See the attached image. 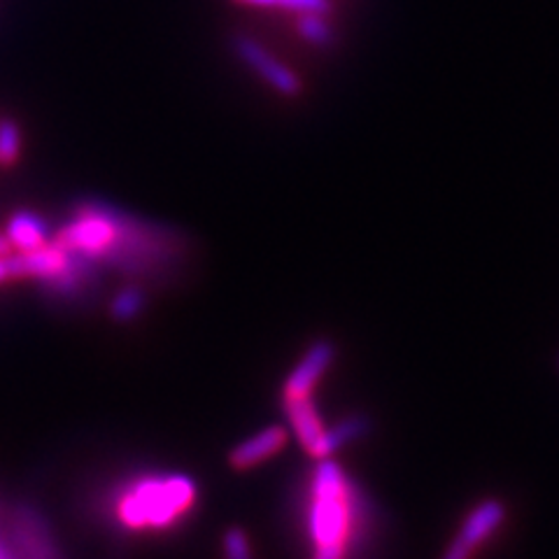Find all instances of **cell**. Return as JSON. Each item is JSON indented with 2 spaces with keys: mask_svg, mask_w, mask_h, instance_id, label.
Wrapping results in <instances>:
<instances>
[{
  "mask_svg": "<svg viewBox=\"0 0 559 559\" xmlns=\"http://www.w3.org/2000/svg\"><path fill=\"white\" fill-rule=\"evenodd\" d=\"M110 238L94 257L96 266H108L127 275H154L168 271L187 252L185 238L162 224L138 219L105 203Z\"/></svg>",
  "mask_w": 559,
  "mask_h": 559,
  "instance_id": "cell-1",
  "label": "cell"
},
{
  "mask_svg": "<svg viewBox=\"0 0 559 559\" xmlns=\"http://www.w3.org/2000/svg\"><path fill=\"white\" fill-rule=\"evenodd\" d=\"M355 532V489L343 468L320 460L312 480L310 536L314 559H343Z\"/></svg>",
  "mask_w": 559,
  "mask_h": 559,
  "instance_id": "cell-2",
  "label": "cell"
},
{
  "mask_svg": "<svg viewBox=\"0 0 559 559\" xmlns=\"http://www.w3.org/2000/svg\"><path fill=\"white\" fill-rule=\"evenodd\" d=\"M197 485L187 476H152L135 483L119 503V518L127 527L164 530L191 506Z\"/></svg>",
  "mask_w": 559,
  "mask_h": 559,
  "instance_id": "cell-3",
  "label": "cell"
},
{
  "mask_svg": "<svg viewBox=\"0 0 559 559\" xmlns=\"http://www.w3.org/2000/svg\"><path fill=\"white\" fill-rule=\"evenodd\" d=\"M10 532L16 559H63L47 520L31 506H16L12 511Z\"/></svg>",
  "mask_w": 559,
  "mask_h": 559,
  "instance_id": "cell-4",
  "label": "cell"
},
{
  "mask_svg": "<svg viewBox=\"0 0 559 559\" xmlns=\"http://www.w3.org/2000/svg\"><path fill=\"white\" fill-rule=\"evenodd\" d=\"M506 520V506L499 499H485L471 511L457 536L441 559H471L474 552L492 536Z\"/></svg>",
  "mask_w": 559,
  "mask_h": 559,
  "instance_id": "cell-5",
  "label": "cell"
},
{
  "mask_svg": "<svg viewBox=\"0 0 559 559\" xmlns=\"http://www.w3.org/2000/svg\"><path fill=\"white\" fill-rule=\"evenodd\" d=\"M285 413L292 429L299 436L301 445L306 452H310L312 457L326 460L334 454L329 443V429L322 425V419L318 415V408H314L312 394H296V396H285Z\"/></svg>",
  "mask_w": 559,
  "mask_h": 559,
  "instance_id": "cell-6",
  "label": "cell"
},
{
  "mask_svg": "<svg viewBox=\"0 0 559 559\" xmlns=\"http://www.w3.org/2000/svg\"><path fill=\"white\" fill-rule=\"evenodd\" d=\"M236 51H238V57L245 63H248L250 68H254L257 73L264 78L271 86H275L280 94L296 96V94L301 92V80L296 78L287 66L275 61L269 55V51L261 47V45H257L254 40H250V38H236Z\"/></svg>",
  "mask_w": 559,
  "mask_h": 559,
  "instance_id": "cell-7",
  "label": "cell"
},
{
  "mask_svg": "<svg viewBox=\"0 0 559 559\" xmlns=\"http://www.w3.org/2000/svg\"><path fill=\"white\" fill-rule=\"evenodd\" d=\"M336 359V347L329 341H318L308 347L306 357L299 361V366L292 371V376L285 382V396L296 394H312L318 388L322 376L329 371V366Z\"/></svg>",
  "mask_w": 559,
  "mask_h": 559,
  "instance_id": "cell-8",
  "label": "cell"
},
{
  "mask_svg": "<svg viewBox=\"0 0 559 559\" xmlns=\"http://www.w3.org/2000/svg\"><path fill=\"white\" fill-rule=\"evenodd\" d=\"M285 443H287V429L285 427H280V425L266 427L264 431L250 436L248 441L238 443L229 454V464L236 471L252 468L261 462L271 460L273 454H277L280 450L285 448Z\"/></svg>",
  "mask_w": 559,
  "mask_h": 559,
  "instance_id": "cell-9",
  "label": "cell"
},
{
  "mask_svg": "<svg viewBox=\"0 0 559 559\" xmlns=\"http://www.w3.org/2000/svg\"><path fill=\"white\" fill-rule=\"evenodd\" d=\"M47 224L31 213H16L8 226V240L22 252L38 250L45 245Z\"/></svg>",
  "mask_w": 559,
  "mask_h": 559,
  "instance_id": "cell-10",
  "label": "cell"
},
{
  "mask_svg": "<svg viewBox=\"0 0 559 559\" xmlns=\"http://www.w3.org/2000/svg\"><path fill=\"white\" fill-rule=\"evenodd\" d=\"M143 306H145L143 292L138 287H127L117 294V299L112 304V318L117 322H131L135 314L143 310Z\"/></svg>",
  "mask_w": 559,
  "mask_h": 559,
  "instance_id": "cell-11",
  "label": "cell"
},
{
  "mask_svg": "<svg viewBox=\"0 0 559 559\" xmlns=\"http://www.w3.org/2000/svg\"><path fill=\"white\" fill-rule=\"evenodd\" d=\"M299 31L304 38L312 45H329L331 43V26L324 20V14H301Z\"/></svg>",
  "mask_w": 559,
  "mask_h": 559,
  "instance_id": "cell-12",
  "label": "cell"
},
{
  "mask_svg": "<svg viewBox=\"0 0 559 559\" xmlns=\"http://www.w3.org/2000/svg\"><path fill=\"white\" fill-rule=\"evenodd\" d=\"M20 143H22L20 127L10 119L0 121V164L10 166L16 162V156H20Z\"/></svg>",
  "mask_w": 559,
  "mask_h": 559,
  "instance_id": "cell-13",
  "label": "cell"
},
{
  "mask_svg": "<svg viewBox=\"0 0 559 559\" xmlns=\"http://www.w3.org/2000/svg\"><path fill=\"white\" fill-rule=\"evenodd\" d=\"M224 550H226V559H252L248 534H245L240 527H231L224 534Z\"/></svg>",
  "mask_w": 559,
  "mask_h": 559,
  "instance_id": "cell-14",
  "label": "cell"
},
{
  "mask_svg": "<svg viewBox=\"0 0 559 559\" xmlns=\"http://www.w3.org/2000/svg\"><path fill=\"white\" fill-rule=\"evenodd\" d=\"M234 3H240V5H257V8H277L280 0H234Z\"/></svg>",
  "mask_w": 559,
  "mask_h": 559,
  "instance_id": "cell-15",
  "label": "cell"
},
{
  "mask_svg": "<svg viewBox=\"0 0 559 559\" xmlns=\"http://www.w3.org/2000/svg\"><path fill=\"white\" fill-rule=\"evenodd\" d=\"M3 280H10V269H8V254L0 257V283Z\"/></svg>",
  "mask_w": 559,
  "mask_h": 559,
  "instance_id": "cell-16",
  "label": "cell"
},
{
  "mask_svg": "<svg viewBox=\"0 0 559 559\" xmlns=\"http://www.w3.org/2000/svg\"><path fill=\"white\" fill-rule=\"evenodd\" d=\"M0 559H16L14 557V550L10 546H5L3 540H0Z\"/></svg>",
  "mask_w": 559,
  "mask_h": 559,
  "instance_id": "cell-17",
  "label": "cell"
},
{
  "mask_svg": "<svg viewBox=\"0 0 559 559\" xmlns=\"http://www.w3.org/2000/svg\"><path fill=\"white\" fill-rule=\"evenodd\" d=\"M10 240L8 238H0V257H3V254H10Z\"/></svg>",
  "mask_w": 559,
  "mask_h": 559,
  "instance_id": "cell-18",
  "label": "cell"
}]
</instances>
